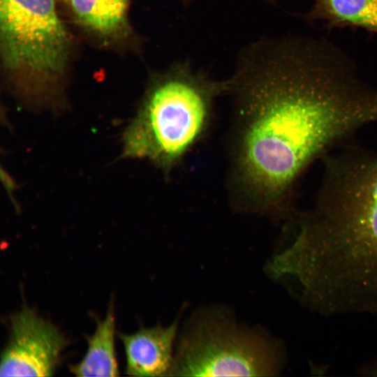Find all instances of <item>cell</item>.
Masks as SVG:
<instances>
[{"label": "cell", "instance_id": "6da1fadb", "mask_svg": "<svg viewBox=\"0 0 377 377\" xmlns=\"http://www.w3.org/2000/svg\"><path fill=\"white\" fill-rule=\"evenodd\" d=\"M230 153L270 200H296L306 170L377 121V87L340 48L309 36L259 42L241 59L232 91Z\"/></svg>", "mask_w": 377, "mask_h": 377}, {"label": "cell", "instance_id": "7a4b0ae2", "mask_svg": "<svg viewBox=\"0 0 377 377\" xmlns=\"http://www.w3.org/2000/svg\"><path fill=\"white\" fill-rule=\"evenodd\" d=\"M322 161L313 203L290 219L291 241L269 271L317 313L377 314V154L346 144Z\"/></svg>", "mask_w": 377, "mask_h": 377}, {"label": "cell", "instance_id": "3957f363", "mask_svg": "<svg viewBox=\"0 0 377 377\" xmlns=\"http://www.w3.org/2000/svg\"><path fill=\"white\" fill-rule=\"evenodd\" d=\"M228 80H214L179 62L149 90L124 136V153L146 158L168 173L206 133L216 98Z\"/></svg>", "mask_w": 377, "mask_h": 377}, {"label": "cell", "instance_id": "277c9868", "mask_svg": "<svg viewBox=\"0 0 377 377\" xmlns=\"http://www.w3.org/2000/svg\"><path fill=\"white\" fill-rule=\"evenodd\" d=\"M0 40L5 68L30 89L63 75L71 43L54 0H0Z\"/></svg>", "mask_w": 377, "mask_h": 377}, {"label": "cell", "instance_id": "5b68a950", "mask_svg": "<svg viewBox=\"0 0 377 377\" xmlns=\"http://www.w3.org/2000/svg\"><path fill=\"white\" fill-rule=\"evenodd\" d=\"M276 366L273 350L263 340L209 320L182 341L170 376H267L274 374Z\"/></svg>", "mask_w": 377, "mask_h": 377}, {"label": "cell", "instance_id": "8992f818", "mask_svg": "<svg viewBox=\"0 0 377 377\" xmlns=\"http://www.w3.org/2000/svg\"><path fill=\"white\" fill-rule=\"evenodd\" d=\"M67 343L54 325L24 306L10 317L9 339L1 355L0 376H52Z\"/></svg>", "mask_w": 377, "mask_h": 377}, {"label": "cell", "instance_id": "52a82bcc", "mask_svg": "<svg viewBox=\"0 0 377 377\" xmlns=\"http://www.w3.org/2000/svg\"><path fill=\"white\" fill-rule=\"evenodd\" d=\"M177 322L168 327H142L131 334H119L125 351L126 374L131 376H170Z\"/></svg>", "mask_w": 377, "mask_h": 377}, {"label": "cell", "instance_id": "ba28073f", "mask_svg": "<svg viewBox=\"0 0 377 377\" xmlns=\"http://www.w3.org/2000/svg\"><path fill=\"white\" fill-rule=\"evenodd\" d=\"M115 320L112 305L105 317L96 321L94 333L87 338V352L77 364L71 367L77 376H117L119 368L114 350Z\"/></svg>", "mask_w": 377, "mask_h": 377}, {"label": "cell", "instance_id": "9c48e42d", "mask_svg": "<svg viewBox=\"0 0 377 377\" xmlns=\"http://www.w3.org/2000/svg\"><path fill=\"white\" fill-rule=\"evenodd\" d=\"M309 20H323L329 27H354L377 33V0H312Z\"/></svg>", "mask_w": 377, "mask_h": 377}, {"label": "cell", "instance_id": "30bf717a", "mask_svg": "<svg viewBox=\"0 0 377 377\" xmlns=\"http://www.w3.org/2000/svg\"><path fill=\"white\" fill-rule=\"evenodd\" d=\"M79 20L94 31L111 36L126 22L128 0H68Z\"/></svg>", "mask_w": 377, "mask_h": 377}, {"label": "cell", "instance_id": "8fae6325", "mask_svg": "<svg viewBox=\"0 0 377 377\" xmlns=\"http://www.w3.org/2000/svg\"><path fill=\"white\" fill-rule=\"evenodd\" d=\"M372 375L377 376V364L371 369Z\"/></svg>", "mask_w": 377, "mask_h": 377}, {"label": "cell", "instance_id": "7c38bea8", "mask_svg": "<svg viewBox=\"0 0 377 377\" xmlns=\"http://www.w3.org/2000/svg\"><path fill=\"white\" fill-rule=\"evenodd\" d=\"M64 1L68 2V0H64Z\"/></svg>", "mask_w": 377, "mask_h": 377}, {"label": "cell", "instance_id": "4fadbf2b", "mask_svg": "<svg viewBox=\"0 0 377 377\" xmlns=\"http://www.w3.org/2000/svg\"><path fill=\"white\" fill-rule=\"evenodd\" d=\"M184 1H190V0H184Z\"/></svg>", "mask_w": 377, "mask_h": 377}, {"label": "cell", "instance_id": "5bb4252c", "mask_svg": "<svg viewBox=\"0 0 377 377\" xmlns=\"http://www.w3.org/2000/svg\"></svg>", "mask_w": 377, "mask_h": 377}]
</instances>
